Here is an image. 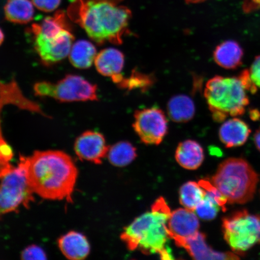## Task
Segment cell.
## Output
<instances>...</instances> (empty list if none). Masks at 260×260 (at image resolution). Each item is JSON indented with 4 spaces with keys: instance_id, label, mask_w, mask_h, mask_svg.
Segmentation results:
<instances>
[{
    "instance_id": "1",
    "label": "cell",
    "mask_w": 260,
    "mask_h": 260,
    "mask_svg": "<svg viewBox=\"0 0 260 260\" xmlns=\"http://www.w3.org/2000/svg\"><path fill=\"white\" fill-rule=\"evenodd\" d=\"M34 193L44 199L72 201L78 170L69 155L60 151H36L21 156Z\"/></svg>"
},
{
    "instance_id": "2",
    "label": "cell",
    "mask_w": 260,
    "mask_h": 260,
    "mask_svg": "<svg viewBox=\"0 0 260 260\" xmlns=\"http://www.w3.org/2000/svg\"><path fill=\"white\" fill-rule=\"evenodd\" d=\"M68 15L86 32L97 44L107 42L116 45L122 43L128 34L132 12L128 8L115 3L91 0H74Z\"/></svg>"
},
{
    "instance_id": "3",
    "label": "cell",
    "mask_w": 260,
    "mask_h": 260,
    "mask_svg": "<svg viewBox=\"0 0 260 260\" xmlns=\"http://www.w3.org/2000/svg\"><path fill=\"white\" fill-rule=\"evenodd\" d=\"M171 211L164 198L152 205L151 211L137 217L121 234V239L130 251L138 249L145 254H158L162 259L172 257L168 248L170 236L168 221Z\"/></svg>"
},
{
    "instance_id": "4",
    "label": "cell",
    "mask_w": 260,
    "mask_h": 260,
    "mask_svg": "<svg viewBox=\"0 0 260 260\" xmlns=\"http://www.w3.org/2000/svg\"><path fill=\"white\" fill-rule=\"evenodd\" d=\"M34 47L43 63L59 62L69 55L74 36L68 24L64 12L57 11L40 23L31 26Z\"/></svg>"
},
{
    "instance_id": "5",
    "label": "cell",
    "mask_w": 260,
    "mask_h": 260,
    "mask_svg": "<svg viewBox=\"0 0 260 260\" xmlns=\"http://www.w3.org/2000/svg\"><path fill=\"white\" fill-rule=\"evenodd\" d=\"M258 181V175L251 166L240 158L223 161L211 179V183L230 204H244L251 201Z\"/></svg>"
},
{
    "instance_id": "6",
    "label": "cell",
    "mask_w": 260,
    "mask_h": 260,
    "mask_svg": "<svg viewBox=\"0 0 260 260\" xmlns=\"http://www.w3.org/2000/svg\"><path fill=\"white\" fill-rule=\"evenodd\" d=\"M246 87L240 76H216L206 84L204 96L214 121H225L229 116L245 113L249 101Z\"/></svg>"
},
{
    "instance_id": "7",
    "label": "cell",
    "mask_w": 260,
    "mask_h": 260,
    "mask_svg": "<svg viewBox=\"0 0 260 260\" xmlns=\"http://www.w3.org/2000/svg\"><path fill=\"white\" fill-rule=\"evenodd\" d=\"M224 239L239 254L260 244V214L247 210L236 211L222 219Z\"/></svg>"
},
{
    "instance_id": "8",
    "label": "cell",
    "mask_w": 260,
    "mask_h": 260,
    "mask_svg": "<svg viewBox=\"0 0 260 260\" xmlns=\"http://www.w3.org/2000/svg\"><path fill=\"white\" fill-rule=\"evenodd\" d=\"M34 89L35 95L62 103L98 100L96 85L77 75H67L56 83L40 81L35 84Z\"/></svg>"
},
{
    "instance_id": "9",
    "label": "cell",
    "mask_w": 260,
    "mask_h": 260,
    "mask_svg": "<svg viewBox=\"0 0 260 260\" xmlns=\"http://www.w3.org/2000/svg\"><path fill=\"white\" fill-rule=\"evenodd\" d=\"M32 190L23 164L12 167L1 178L0 217L14 212L19 207L28 208L34 201Z\"/></svg>"
},
{
    "instance_id": "10",
    "label": "cell",
    "mask_w": 260,
    "mask_h": 260,
    "mask_svg": "<svg viewBox=\"0 0 260 260\" xmlns=\"http://www.w3.org/2000/svg\"><path fill=\"white\" fill-rule=\"evenodd\" d=\"M133 128L141 141L148 145H159L168 133V120L157 107L136 110Z\"/></svg>"
},
{
    "instance_id": "11",
    "label": "cell",
    "mask_w": 260,
    "mask_h": 260,
    "mask_svg": "<svg viewBox=\"0 0 260 260\" xmlns=\"http://www.w3.org/2000/svg\"><path fill=\"white\" fill-rule=\"evenodd\" d=\"M13 105L18 109L48 117L40 105L26 97L16 81L9 82L0 80V154L9 145L3 137L1 125V113L6 106Z\"/></svg>"
},
{
    "instance_id": "12",
    "label": "cell",
    "mask_w": 260,
    "mask_h": 260,
    "mask_svg": "<svg viewBox=\"0 0 260 260\" xmlns=\"http://www.w3.org/2000/svg\"><path fill=\"white\" fill-rule=\"evenodd\" d=\"M109 147L103 135L96 132L87 131L80 135L74 145V150L81 160L101 164L108 154Z\"/></svg>"
},
{
    "instance_id": "13",
    "label": "cell",
    "mask_w": 260,
    "mask_h": 260,
    "mask_svg": "<svg viewBox=\"0 0 260 260\" xmlns=\"http://www.w3.org/2000/svg\"><path fill=\"white\" fill-rule=\"evenodd\" d=\"M170 238L175 242L192 237L199 232L200 222L197 214L184 208L172 211L168 221Z\"/></svg>"
},
{
    "instance_id": "14",
    "label": "cell",
    "mask_w": 260,
    "mask_h": 260,
    "mask_svg": "<svg viewBox=\"0 0 260 260\" xmlns=\"http://www.w3.org/2000/svg\"><path fill=\"white\" fill-rule=\"evenodd\" d=\"M179 247L186 249L191 257L196 259H239L236 253L214 251L206 243V237L198 232L189 238L175 242Z\"/></svg>"
},
{
    "instance_id": "15",
    "label": "cell",
    "mask_w": 260,
    "mask_h": 260,
    "mask_svg": "<svg viewBox=\"0 0 260 260\" xmlns=\"http://www.w3.org/2000/svg\"><path fill=\"white\" fill-rule=\"evenodd\" d=\"M124 62L122 52L113 48L101 51L94 61L98 72L103 76L111 78L118 85L123 79L122 72Z\"/></svg>"
},
{
    "instance_id": "16",
    "label": "cell",
    "mask_w": 260,
    "mask_h": 260,
    "mask_svg": "<svg viewBox=\"0 0 260 260\" xmlns=\"http://www.w3.org/2000/svg\"><path fill=\"white\" fill-rule=\"evenodd\" d=\"M58 245L63 254L70 259H85L90 251L86 237L76 232H70L61 236L58 240Z\"/></svg>"
},
{
    "instance_id": "17",
    "label": "cell",
    "mask_w": 260,
    "mask_h": 260,
    "mask_svg": "<svg viewBox=\"0 0 260 260\" xmlns=\"http://www.w3.org/2000/svg\"><path fill=\"white\" fill-rule=\"evenodd\" d=\"M251 129L247 123L239 118L228 120L220 126L219 135L220 141L226 148L237 147L245 144Z\"/></svg>"
},
{
    "instance_id": "18",
    "label": "cell",
    "mask_w": 260,
    "mask_h": 260,
    "mask_svg": "<svg viewBox=\"0 0 260 260\" xmlns=\"http://www.w3.org/2000/svg\"><path fill=\"white\" fill-rule=\"evenodd\" d=\"M175 159L181 167L186 170H197L204 160V149L199 143L187 140L178 145Z\"/></svg>"
},
{
    "instance_id": "19",
    "label": "cell",
    "mask_w": 260,
    "mask_h": 260,
    "mask_svg": "<svg viewBox=\"0 0 260 260\" xmlns=\"http://www.w3.org/2000/svg\"><path fill=\"white\" fill-rule=\"evenodd\" d=\"M243 51L236 41L229 40L222 42L214 51L213 57L220 67L234 70L242 63Z\"/></svg>"
},
{
    "instance_id": "20",
    "label": "cell",
    "mask_w": 260,
    "mask_h": 260,
    "mask_svg": "<svg viewBox=\"0 0 260 260\" xmlns=\"http://www.w3.org/2000/svg\"><path fill=\"white\" fill-rule=\"evenodd\" d=\"M96 55V48L93 44L86 40H79L71 47L70 61L78 69H87L95 61Z\"/></svg>"
},
{
    "instance_id": "21",
    "label": "cell",
    "mask_w": 260,
    "mask_h": 260,
    "mask_svg": "<svg viewBox=\"0 0 260 260\" xmlns=\"http://www.w3.org/2000/svg\"><path fill=\"white\" fill-rule=\"evenodd\" d=\"M35 10L30 0H8L5 6L8 21L15 24H27L34 19Z\"/></svg>"
},
{
    "instance_id": "22",
    "label": "cell",
    "mask_w": 260,
    "mask_h": 260,
    "mask_svg": "<svg viewBox=\"0 0 260 260\" xmlns=\"http://www.w3.org/2000/svg\"><path fill=\"white\" fill-rule=\"evenodd\" d=\"M168 115L172 121L186 122L190 121L194 115L195 107L189 96L178 95L172 97L168 105Z\"/></svg>"
},
{
    "instance_id": "23",
    "label": "cell",
    "mask_w": 260,
    "mask_h": 260,
    "mask_svg": "<svg viewBox=\"0 0 260 260\" xmlns=\"http://www.w3.org/2000/svg\"><path fill=\"white\" fill-rule=\"evenodd\" d=\"M109 160L117 167H124L131 164L137 157L135 146L128 142H119L109 149Z\"/></svg>"
},
{
    "instance_id": "24",
    "label": "cell",
    "mask_w": 260,
    "mask_h": 260,
    "mask_svg": "<svg viewBox=\"0 0 260 260\" xmlns=\"http://www.w3.org/2000/svg\"><path fill=\"white\" fill-rule=\"evenodd\" d=\"M206 191L202 186L194 181H188L180 190V202L186 209L194 211L203 200Z\"/></svg>"
},
{
    "instance_id": "25",
    "label": "cell",
    "mask_w": 260,
    "mask_h": 260,
    "mask_svg": "<svg viewBox=\"0 0 260 260\" xmlns=\"http://www.w3.org/2000/svg\"><path fill=\"white\" fill-rule=\"evenodd\" d=\"M205 191L206 193L203 200L198 205L194 211L200 218L211 220L215 218L221 207L212 194L206 190Z\"/></svg>"
},
{
    "instance_id": "26",
    "label": "cell",
    "mask_w": 260,
    "mask_h": 260,
    "mask_svg": "<svg viewBox=\"0 0 260 260\" xmlns=\"http://www.w3.org/2000/svg\"><path fill=\"white\" fill-rule=\"evenodd\" d=\"M153 82L154 80L150 76L135 70L128 78L123 77L118 86L122 89L128 90L139 89L145 90L149 88Z\"/></svg>"
},
{
    "instance_id": "27",
    "label": "cell",
    "mask_w": 260,
    "mask_h": 260,
    "mask_svg": "<svg viewBox=\"0 0 260 260\" xmlns=\"http://www.w3.org/2000/svg\"><path fill=\"white\" fill-rule=\"evenodd\" d=\"M21 258L25 260L47 259V256L44 250L37 245L27 247L21 253Z\"/></svg>"
},
{
    "instance_id": "28",
    "label": "cell",
    "mask_w": 260,
    "mask_h": 260,
    "mask_svg": "<svg viewBox=\"0 0 260 260\" xmlns=\"http://www.w3.org/2000/svg\"><path fill=\"white\" fill-rule=\"evenodd\" d=\"M60 2L61 0H32L36 8L45 12L54 11L59 6Z\"/></svg>"
},
{
    "instance_id": "29",
    "label": "cell",
    "mask_w": 260,
    "mask_h": 260,
    "mask_svg": "<svg viewBox=\"0 0 260 260\" xmlns=\"http://www.w3.org/2000/svg\"><path fill=\"white\" fill-rule=\"evenodd\" d=\"M249 73L253 83L260 88V56L256 57L253 61Z\"/></svg>"
},
{
    "instance_id": "30",
    "label": "cell",
    "mask_w": 260,
    "mask_h": 260,
    "mask_svg": "<svg viewBox=\"0 0 260 260\" xmlns=\"http://www.w3.org/2000/svg\"><path fill=\"white\" fill-rule=\"evenodd\" d=\"M260 9V0H246L243 5V9L246 12Z\"/></svg>"
},
{
    "instance_id": "31",
    "label": "cell",
    "mask_w": 260,
    "mask_h": 260,
    "mask_svg": "<svg viewBox=\"0 0 260 260\" xmlns=\"http://www.w3.org/2000/svg\"><path fill=\"white\" fill-rule=\"evenodd\" d=\"M254 142L256 148L260 152V127L256 130L254 135Z\"/></svg>"
},
{
    "instance_id": "32",
    "label": "cell",
    "mask_w": 260,
    "mask_h": 260,
    "mask_svg": "<svg viewBox=\"0 0 260 260\" xmlns=\"http://www.w3.org/2000/svg\"><path fill=\"white\" fill-rule=\"evenodd\" d=\"M91 1H95V2H106L115 3V4H118V3L122 1V0H91Z\"/></svg>"
},
{
    "instance_id": "33",
    "label": "cell",
    "mask_w": 260,
    "mask_h": 260,
    "mask_svg": "<svg viewBox=\"0 0 260 260\" xmlns=\"http://www.w3.org/2000/svg\"><path fill=\"white\" fill-rule=\"evenodd\" d=\"M5 40V35L3 34V31L2 30V29L0 28V45H1L4 41Z\"/></svg>"
},
{
    "instance_id": "34",
    "label": "cell",
    "mask_w": 260,
    "mask_h": 260,
    "mask_svg": "<svg viewBox=\"0 0 260 260\" xmlns=\"http://www.w3.org/2000/svg\"><path fill=\"white\" fill-rule=\"evenodd\" d=\"M203 1H204V0H186L187 3H197Z\"/></svg>"
},
{
    "instance_id": "35",
    "label": "cell",
    "mask_w": 260,
    "mask_h": 260,
    "mask_svg": "<svg viewBox=\"0 0 260 260\" xmlns=\"http://www.w3.org/2000/svg\"><path fill=\"white\" fill-rule=\"evenodd\" d=\"M259 195H260V190H259Z\"/></svg>"
}]
</instances>
